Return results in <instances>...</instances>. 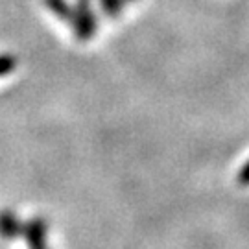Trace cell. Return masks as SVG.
Masks as SVG:
<instances>
[{
    "instance_id": "cell-5",
    "label": "cell",
    "mask_w": 249,
    "mask_h": 249,
    "mask_svg": "<svg viewBox=\"0 0 249 249\" xmlns=\"http://www.w3.org/2000/svg\"><path fill=\"white\" fill-rule=\"evenodd\" d=\"M17 67V59L9 53H0V78L9 74L11 71H15Z\"/></svg>"
},
{
    "instance_id": "cell-3",
    "label": "cell",
    "mask_w": 249,
    "mask_h": 249,
    "mask_svg": "<svg viewBox=\"0 0 249 249\" xmlns=\"http://www.w3.org/2000/svg\"><path fill=\"white\" fill-rule=\"evenodd\" d=\"M24 231V223L18 220V216L13 211H2L0 213V236L11 240V238H17Z\"/></svg>"
},
{
    "instance_id": "cell-4",
    "label": "cell",
    "mask_w": 249,
    "mask_h": 249,
    "mask_svg": "<svg viewBox=\"0 0 249 249\" xmlns=\"http://www.w3.org/2000/svg\"><path fill=\"white\" fill-rule=\"evenodd\" d=\"M46 8L50 9L52 13H55L59 18H69L71 20V15H72V8L71 4L67 2V0H45Z\"/></svg>"
},
{
    "instance_id": "cell-2",
    "label": "cell",
    "mask_w": 249,
    "mask_h": 249,
    "mask_svg": "<svg viewBox=\"0 0 249 249\" xmlns=\"http://www.w3.org/2000/svg\"><path fill=\"white\" fill-rule=\"evenodd\" d=\"M24 238L30 249H46V223L43 220H32L24 225Z\"/></svg>"
},
{
    "instance_id": "cell-1",
    "label": "cell",
    "mask_w": 249,
    "mask_h": 249,
    "mask_svg": "<svg viewBox=\"0 0 249 249\" xmlns=\"http://www.w3.org/2000/svg\"><path fill=\"white\" fill-rule=\"evenodd\" d=\"M71 22L74 26L76 37L81 41H87L96 32V15L92 11L90 0H76L72 8Z\"/></svg>"
},
{
    "instance_id": "cell-6",
    "label": "cell",
    "mask_w": 249,
    "mask_h": 249,
    "mask_svg": "<svg viewBox=\"0 0 249 249\" xmlns=\"http://www.w3.org/2000/svg\"><path fill=\"white\" fill-rule=\"evenodd\" d=\"M100 6L104 8L107 15H118L122 11V0H100Z\"/></svg>"
}]
</instances>
